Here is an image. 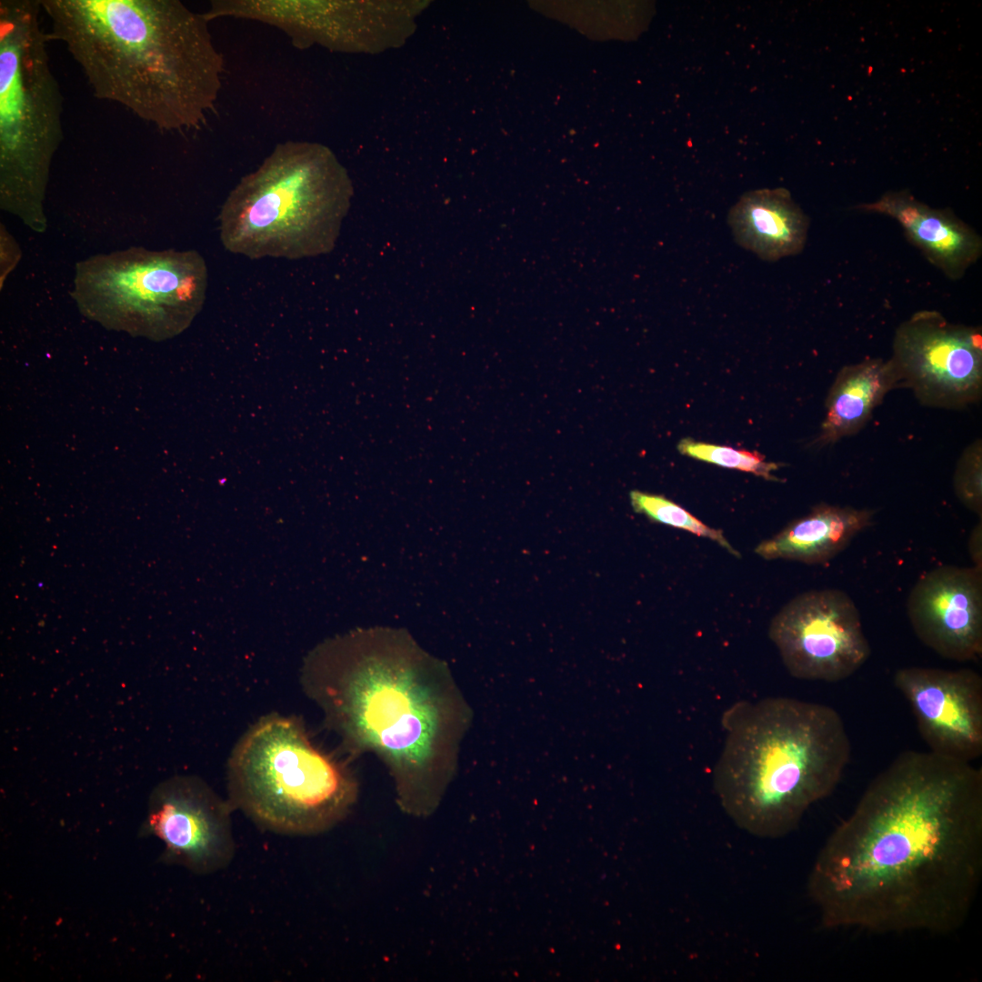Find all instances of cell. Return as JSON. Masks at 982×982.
<instances>
[{
	"label": "cell",
	"instance_id": "1",
	"mask_svg": "<svg viewBox=\"0 0 982 982\" xmlns=\"http://www.w3.org/2000/svg\"><path fill=\"white\" fill-rule=\"evenodd\" d=\"M982 878V769L901 752L830 834L807 893L825 928L947 935Z\"/></svg>",
	"mask_w": 982,
	"mask_h": 982
},
{
	"label": "cell",
	"instance_id": "2",
	"mask_svg": "<svg viewBox=\"0 0 982 982\" xmlns=\"http://www.w3.org/2000/svg\"><path fill=\"white\" fill-rule=\"evenodd\" d=\"M300 683L346 752L372 754L383 764L404 813L436 811L469 718L445 661L405 628H356L313 648Z\"/></svg>",
	"mask_w": 982,
	"mask_h": 982
},
{
	"label": "cell",
	"instance_id": "3",
	"mask_svg": "<svg viewBox=\"0 0 982 982\" xmlns=\"http://www.w3.org/2000/svg\"><path fill=\"white\" fill-rule=\"evenodd\" d=\"M93 95L162 132L200 130L216 111L225 60L209 21L179 0H41Z\"/></svg>",
	"mask_w": 982,
	"mask_h": 982
},
{
	"label": "cell",
	"instance_id": "4",
	"mask_svg": "<svg viewBox=\"0 0 982 982\" xmlns=\"http://www.w3.org/2000/svg\"><path fill=\"white\" fill-rule=\"evenodd\" d=\"M722 725L714 788L733 822L756 837L793 832L813 804L832 794L850 761L844 721L823 704L741 701L725 711Z\"/></svg>",
	"mask_w": 982,
	"mask_h": 982
},
{
	"label": "cell",
	"instance_id": "5",
	"mask_svg": "<svg viewBox=\"0 0 982 982\" xmlns=\"http://www.w3.org/2000/svg\"><path fill=\"white\" fill-rule=\"evenodd\" d=\"M350 195L345 170L326 149L280 142L225 197L218 215L222 246L251 260L329 253Z\"/></svg>",
	"mask_w": 982,
	"mask_h": 982
},
{
	"label": "cell",
	"instance_id": "6",
	"mask_svg": "<svg viewBox=\"0 0 982 982\" xmlns=\"http://www.w3.org/2000/svg\"><path fill=\"white\" fill-rule=\"evenodd\" d=\"M227 799L259 827L286 836H316L342 822L359 794L346 762L322 750L303 721L268 714L233 747L226 765Z\"/></svg>",
	"mask_w": 982,
	"mask_h": 982
},
{
	"label": "cell",
	"instance_id": "7",
	"mask_svg": "<svg viewBox=\"0 0 982 982\" xmlns=\"http://www.w3.org/2000/svg\"><path fill=\"white\" fill-rule=\"evenodd\" d=\"M42 13L40 0L0 1V203L37 229L64 139V98Z\"/></svg>",
	"mask_w": 982,
	"mask_h": 982
},
{
	"label": "cell",
	"instance_id": "8",
	"mask_svg": "<svg viewBox=\"0 0 982 982\" xmlns=\"http://www.w3.org/2000/svg\"><path fill=\"white\" fill-rule=\"evenodd\" d=\"M207 288L208 268L198 252L133 248L80 263L73 296L89 318L159 340L192 323Z\"/></svg>",
	"mask_w": 982,
	"mask_h": 982
},
{
	"label": "cell",
	"instance_id": "9",
	"mask_svg": "<svg viewBox=\"0 0 982 982\" xmlns=\"http://www.w3.org/2000/svg\"><path fill=\"white\" fill-rule=\"evenodd\" d=\"M768 635L787 672L797 679L842 681L871 654L859 611L839 589L794 597L773 617Z\"/></svg>",
	"mask_w": 982,
	"mask_h": 982
},
{
	"label": "cell",
	"instance_id": "10",
	"mask_svg": "<svg viewBox=\"0 0 982 982\" xmlns=\"http://www.w3.org/2000/svg\"><path fill=\"white\" fill-rule=\"evenodd\" d=\"M892 361L899 387L910 388L925 406L965 407L982 392V335L978 327L948 322L921 310L895 335Z\"/></svg>",
	"mask_w": 982,
	"mask_h": 982
},
{
	"label": "cell",
	"instance_id": "11",
	"mask_svg": "<svg viewBox=\"0 0 982 982\" xmlns=\"http://www.w3.org/2000/svg\"><path fill=\"white\" fill-rule=\"evenodd\" d=\"M234 807L207 783L195 776H175L153 790L142 834L164 844L165 862L198 875L225 869L235 843Z\"/></svg>",
	"mask_w": 982,
	"mask_h": 982
},
{
	"label": "cell",
	"instance_id": "12",
	"mask_svg": "<svg viewBox=\"0 0 982 982\" xmlns=\"http://www.w3.org/2000/svg\"><path fill=\"white\" fill-rule=\"evenodd\" d=\"M894 685L928 751L972 763L982 755V676L970 668H899Z\"/></svg>",
	"mask_w": 982,
	"mask_h": 982
},
{
	"label": "cell",
	"instance_id": "13",
	"mask_svg": "<svg viewBox=\"0 0 982 982\" xmlns=\"http://www.w3.org/2000/svg\"><path fill=\"white\" fill-rule=\"evenodd\" d=\"M918 639L940 656L966 662L982 655V569L941 566L913 586L907 605Z\"/></svg>",
	"mask_w": 982,
	"mask_h": 982
},
{
	"label": "cell",
	"instance_id": "14",
	"mask_svg": "<svg viewBox=\"0 0 982 982\" xmlns=\"http://www.w3.org/2000/svg\"><path fill=\"white\" fill-rule=\"evenodd\" d=\"M856 209L895 219L910 242L951 279L962 277L981 256L982 241L975 230L950 210L930 207L908 192H888Z\"/></svg>",
	"mask_w": 982,
	"mask_h": 982
},
{
	"label": "cell",
	"instance_id": "15",
	"mask_svg": "<svg viewBox=\"0 0 982 982\" xmlns=\"http://www.w3.org/2000/svg\"><path fill=\"white\" fill-rule=\"evenodd\" d=\"M727 221L737 245L769 262L802 252L809 226L807 216L782 187L744 194Z\"/></svg>",
	"mask_w": 982,
	"mask_h": 982
},
{
	"label": "cell",
	"instance_id": "16",
	"mask_svg": "<svg viewBox=\"0 0 982 982\" xmlns=\"http://www.w3.org/2000/svg\"><path fill=\"white\" fill-rule=\"evenodd\" d=\"M875 511L821 503L806 516L760 542L756 554L766 560L824 564L845 550L873 524Z\"/></svg>",
	"mask_w": 982,
	"mask_h": 982
},
{
	"label": "cell",
	"instance_id": "17",
	"mask_svg": "<svg viewBox=\"0 0 982 982\" xmlns=\"http://www.w3.org/2000/svg\"><path fill=\"white\" fill-rule=\"evenodd\" d=\"M897 387L898 375L890 359H867L841 368L828 392L815 444L827 446L858 432L887 392Z\"/></svg>",
	"mask_w": 982,
	"mask_h": 982
},
{
	"label": "cell",
	"instance_id": "18",
	"mask_svg": "<svg viewBox=\"0 0 982 982\" xmlns=\"http://www.w3.org/2000/svg\"><path fill=\"white\" fill-rule=\"evenodd\" d=\"M629 499L634 511L646 516L651 521L708 538L726 549L733 556H740L739 552L731 546L721 530L706 525L684 507L666 496L632 490L629 493Z\"/></svg>",
	"mask_w": 982,
	"mask_h": 982
},
{
	"label": "cell",
	"instance_id": "19",
	"mask_svg": "<svg viewBox=\"0 0 982 982\" xmlns=\"http://www.w3.org/2000/svg\"><path fill=\"white\" fill-rule=\"evenodd\" d=\"M677 449L681 454L697 460L751 473L767 480L780 481L773 475V472L779 468L778 464L767 461L765 456L757 451L712 445L691 438L682 439Z\"/></svg>",
	"mask_w": 982,
	"mask_h": 982
},
{
	"label": "cell",
	"instance_id": "20",
	"mask_svg": "<svg viewBox=\"0 0 982 982\" xmlns=\"http://www.w3.org/2000/svg\"><path fill=\"white\" fill-rule=\"evenodd\" d=\"M954 490L970 511L982 516V448L980 439L962 453L954 474Z\"/></svg>",
	"mask_w": 982,
	"mask_h": 982
},
{
	"label": "cell",
	"instance_id": "21",
	"mask_svg": "<svg viewBox=\"0 0 982 982\" xmlns=\"http://www.w3.org/2000/svg\"><path fill=\"white\" fill-rule=\"evenodd\" d=\"M968 553L973 566L982 569V522L981 519L970 532L968 538Z\"/></svg>",
	"mask_w": 982,
	"mask_h": 982
}]
</instances>
